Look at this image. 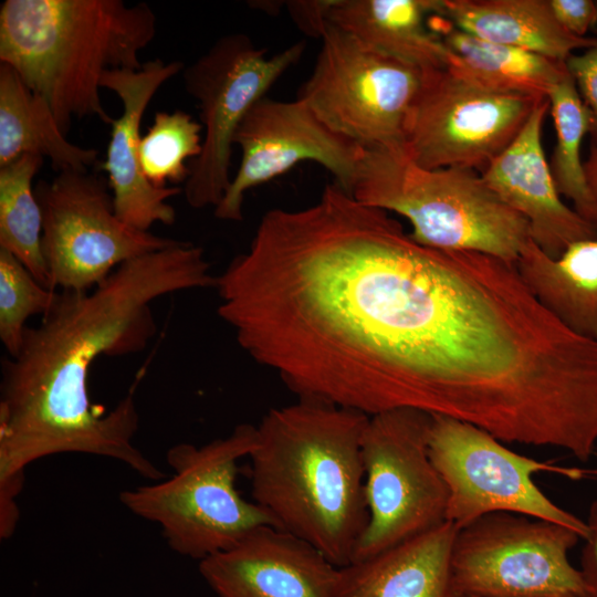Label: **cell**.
Listing matches in <instances>:
<instances>
[{
	"instance_id": "6da1fadb",
	"label": "cell",
	"mask_w": 597,
	"mask_h": 597,
	"mask_svg": "<svg viewBox=\"0 0 597 597\" xmlns=\"http://www.w3.org/2000/svg\"><path fill=\"white\" fill-rule=\"evenodd\" d=\"M201 247L179 241L127 261L94 289L57 291L17 356L1 360L0 513H19L27 468L45 457L82 453L117 460L150 481L164 473L134 444L139 427L134 391L114 408L94 405L91 365L100 356L143 352L157 333L151 303L167 294L216 285Z\"/></svg>"
},
{
	"instance_id": "7a4b0ae2",
	"label": "cell",
	"mask_w": 597,
	"mask_h": 597,
	"mask_svg": "<svg viewBox=\"0 0 597 597\" xmlns=\"http://www.w3.org/2000/svg\"><path fill=\"white\" fill-rule=\"evenodd\" d=\"M369 417L320 401L269 410L250 459L253 502L331 563H350L369 520L363 434Z\"/></svg>"
},
{
	"instance_id": "3957f363",
	"label": "cell",
	"mask_w": 597,
	"mask_h": 597,
	"mask_svg": "<svg viewBox=\"0 0 597 597\" xmlns=\"http://www.w3.org/2000/svg\"><path fill=\"white\" fill-rule=\"evenodd\" d=\"M157 32L146 2L6 0L0 7V61L41 96L66 134L73 119L112 125L100 90L106 72L139 70Z\"/></svg>"
},
{
	"instance_id": "277c9868",
	"label": "cell",
	"mask_w": 597,
	"mask_h": 597,
	"mask_svg": "<svg viewBox=\"0 0 597 597\" xmlns=\"http://www.w3.org/2000/svg\"><path fill=\"white\" fill-rule=\"evenodd\" d=\"M352 195L394 212L420 244L516 263L531 240L527 221L465 168H425L401 148L365 149Z\"/></svg>"
},
{
	"instance_id": "5b68a950",
	"label": "cell",
	"mask_w": 597,
	"mask_h": 597,
	"mask_svg": "<svg viewBox=\"0 0 597 597\" xmlns=\"http://www.w3.org/2000/svg\"><path fill=\"white\" fill-rule=\"evenodd\" d=\"M255 442L256 427L241 423L200 447L175 444L166 454L172 475L125 490L119 501L136 516L156 523L179 555L200 562L223 552L254 530L274 526L268 512L243 499L235 486L238 463Z\"/></svg>"
},
{
	"instance_id": "8992f818",
	"label": "cell",
	"mask_w": 597,
	"mask_h": 597,
	"mask_svg": "<svg viewBox=\"0 0 597 597\" xmlns=\"http://www.w3.org/2000/svg\"><path fill=\"white\" fill-rule=\"evenodd\" d=\"M431 418L411 408L369 417L362 440L369 520L350 563L447 521L448 488L428 449Z\"/></svg>"
},
{
	"instance_id": "52a82bcc",
	"label": "cell",
	"mask_w": 597,
	"mask_h": 597,
	"mask_svg": "<svg viewBox=\"0 0 597 597\" xmlns=\"http://www.w3.org/2000/svg\"><path fill=\"white\" fill-rule=\"evenodd\" d=\"M431 416L428 449L448 488L447 521L461 528L486 514L507 512L566 526L585 538L586 522L557 505L533 480L541 472L576 480L583 470L520 454L473 425Z\"/></svg>"
},
{
	"instance_id": "ba28073f",
	"label": "cell",
	"mask_w": 597,
	"mask_h": 597,
	"mask_svg": "<svg viewBox=\"0 0 597 597\" xmlns=\"http://www.w3.org/2000/svg\"><path fill=\"white\" fill-rule=\"evenodd\" d=\"M305 42L269 55L247 34L219 38L184 70L186 91L203 128L199 156L189 164L184 193L195 209L216 208L230 186L233 138L248 111L302 57Z\"/></svg>"
},
{
	"instance_id": "9c48e42d",
	"label": "cell",
	"mask_w": 597,
	"mask_h": 597,
	"mask_svg": "<svg viewBox=\"0 0 597 597\" xmlns=\"http://www.w3.org/2000/svg\"><path fill=\"white\" fill-rule=\"evenodd\" d=\"M543 100L486 87L447 64L422 71L401 149L425 168L481 172L512 144Z\"/></svg>"
},
{
	"instance_id": "30bf717a",
	"label": "cell",
	"mask_w": 597,
	"mask_h": 597,
	"mask_svg": "<svg viewBox=\"0 0 597 597\" xmlns=\"http://www.w3.org/2000/svg\"><path fill=\"white\" fill-rule=\"evenodd\" d=\"M422 71L381 54L328 22L296 95L334 132L365 149L401 148Z\"/></svg>"
},
{
	"instance_id": "8fae6325",
	"label": "cell",
	"mask_w": 597,
	"mask_h": 597,
	"mask_svg": "<svg viewBox=\"0 0 597 597\" xmlns=\"http://www.w3.org/2000/svg\"><path fill=\"white\" fill-rule=\"evenodd\" d=\"M579 540L574 530L549 521L486 514L458 530L454 583L467 597H589L568 558Z\"/></svg>"
},
{
	"instance_id": "7c38bea8",
	"label": "cell",
	"mask_w": 597,
	"mask_h": 597,
	"mask_svg": "<svg viewBox=\"0 0 597 597\" xmlns=\"http://www.w3.org/2000/svg\"><path fill=\"white\" fill-rule=\"evenodd\" d=\"M109 190L90 171H61L36 185L51 290L90 291L123 263L179 242L123 222Z\"/></svg>"
},
{
	"instance_id": "4fadbf2b",
	"label": "cell",
	"mask_w": 597,
	"mask_h": 597,
	"mask_svg": "<svg viewBox=\"0 0 597 597\" xmlns=\"http://www.w3.org/2000/svg\"><path fill=\"white\" fill-rule=\"evenodd\" d=\"M241 150L239 168L214 217L243 219L245 193L310 160L324 167L334 182L352 193L365 154L352 139L331 129L302 100L264 96L248 111L233 138Z\"/></svg>"
},
{
	"instance_id": "5bb4252c",
	"label": "cell",
	"mask_w": 597,
	"mask_h": 597,
	"mask_svg": "<svg viewBox=\"0 0 597 597\" xmlns=\"http://www.w3.org/2000/svg\"><path fill=\"white\" fill-rule=\"evenodd\" d=\"M338 568L306 542L262 526L199 562L217 597H336Z\"/></svg>"
},
{
	"instance_id": "9a60e30c",
	"label": "cell",
	"mask_w": 597,
	"mask_h": 597,
	"mask_svg": "<svg viewBox=\"0 0 597 597\" xmlns=\"http://www.w3.org/2000/svg\"><path fill=\"white\" fill-rule=\"evenodd\" d=\"M184 69L179 61L160 59L143 64L139 70H117L104 74L101 87L114 92L123 111L114 118L105 160L101 169L107 174L116 216L126 224L143 231L154 223L171 226L175 208L167 202L182 190L178 186L159 188L144 176L139 164L140 124L156 92Z\"/></svg>"
},
{
	"instance_id": "2e32d148",
	"label": "cell",
	"mask_w": 597,
	"mask_h": 597,
	"mask_svg": "<svg viewBox=\"0 0 597 597\" xmlns=\"http://www.w3.org/2000/svg\"><path fill=\"white\" fill-rule=\"evenodd\" d=\"M547 112L549 102L543 100L512 144L480 174L527 221L532 241L557 258L570 244L597 238V227L567 206L556 188L542 142Z\"/></svg>"
},
{
	"instance_id": "e0dca14e",
	"label": "cell",
	"mask_w": 597,
	"mask_h": 597,
	"mask_svg": "<svg viewBox=\"0 0 597 597\" xmlns=\"http://www.w3.org/2000/svg\"><path fill=\"white\" fill-rule=\"evenodd\" d=\"M458 530L446 521L339 567L336 597H467L458 589L452 572Z\"/></svg>"
},
{
	"instance_id": "ac0fdd59",
	"label": "cell",
	"mask_w": 597,
	"mask_h": 597,
	"mask_svg": "<svg viewBox=\"0 0 597 597\" xmlns=\"http://www.w3.org/2000/svg\"><path fill=\"white\" fill-rule=\"evenodd\" d=\"M441 0H333L331 24L368 48L421 71L441 67L448 52L430 28Z\"/></svg>"
},
{
	"instance_id": "d6986e66",
	"label": "cell",
	"mask_w": 597,
	"mask_h": 597,
	"mask_svg": "<svg viewBox=\"0 0 597 597\" xmlns=\"http://www.w3.org/2000/svg\"><path fill=\"white\" fill-rule=\"evenodd\" d=\"M438 14L482 40L565 62L597 38H578L556 20L549 0H441Z\"/></svg>"
},
{
	"instance_id": "ffe728a7",
	"label": "cell",
	"mask_w": 597,
	"mask_h": 597,
	"mask_svg": "<svg viewBox=\"0 0 597 597\" xmlns=\"http://www.w3.org/2000/svg\"><path fill=\"white\" fill-rule=\"evenodd\" d=\"M517 271L537 301L565 327L597 342V238L570 244L552 258L532 239Z\"/></svg>"
},
{
	"instance_id": "44dd1931",
	"label": "cell",
	"mask_w": 597,
	"mask_h": 597,
	"mask_svg": "<svg viewBox=\"0 0 597 597\" xmlns=\"http://www.w3.org/2000/svg\"><path fill=\"white\" fill-rule=\"evenodd\" d=\"M429 24L447 49L446 64L486 87L547 98L567 73L565 62L482 40L438 13L430 15Z\"/></svg>"
},
{
	"instance_id": "7402d4cb",
	"label": "cell",
	"mask_w": 597,
	"mask_h": 597,
	"mask_svg": "<svg viewBox=\"0 0 597 597\" xmlns=\"http://www.w3.org/2000/svg\"><path fill=\"white\" fill-rule=\"evenodd\" d=\"M23 155L49 158L57 171H90L98 151L66 139L46 102L9 65H0V167Z\"/></svg>"
},
{
	"instance_id": "603a6c76",
	"label": "cell",
	"mask_w": 597,
	"mask_h": 597,
	"mask_svg": "<svg viewBox=\"0 0 597 597\" xmlns=\"http://www.w3.org/2000/svg\"><path fill=\"white\" fill-rule=\"evenodd\" d=\"M44 158L23 155L0 167V249L13 254L50 289L42 252L43 217L32 181Z\"/></svg>"
},
{
	"instance_id": "cb8c5ba5",
	"label": "cell",
	"mask_w": 597,
	"mask_h": 597,
	"mask_svg": "<svg viewBox=\"0 0 597 597\" xmlns=\"http://www.w3.org/2000/svg\"><path fill=\"white\" fill-rule=\"evenodd\" d=\"M547 100L556 134L549 163L556 188L583 218L597 227V202L587 182L580 151L591 118L568 71L553 86Z\"/></svg>"
},
{
	"instance_id": "d4e9b609",
	"label": "cell",
	"mask_w": 597,
	"mask_h": 597,
	"mask_svg": "<svg viewBox=\"0 0 597 597\" xmlns=\"http://www.w3.org/2000/svg\"><path fill=\"white\" fill-rule=\"evenodd\" d=\"M202 125L185 111H159L139 143L140 169L156 187L186 182L188 160L196 159L202 146Z\"/></svg>"
},
{
	"instance_id": "484cf974",
	"label": "cell",
	"mask_w": 597,
	"mask_h": 597,
	"mask_svg": "<svg viewBox=\"0 0 597 597\" xmlns=\"http://www.w3.org/2000/svg\"><path fill=\"white\" fill-rule=\"evenodd\" d=\"M56 293L43 286L13 254L0 249V339L9 357L21 348L28 318L44 315Z\"/></svg>"
},
{
	"instance_id": "4316f807",
	"label": "cell",
	"mask_w": 597,
	"mask_h": 597,
	"mask_svg": "<svg viewBox=\"0 0 597 597\" xmlns=\"http://www.w3.org/2000/svg\"><path fill=\"white\" fill-rule=\"evenodd\" d=\"M565 65L590 114L589 135L591 145L597 146V44L580 54H572Z\"/></svg>"
},
{
	"instance_id": "83f0119b",
	"label": "cell",
	"mask_w": 597,
	"mask_h": 597,
	"mask_svg": "<svg viewBox=\"0 0 597 597\" xmlns=\"http://www.w3.org/2000/svg\"><path fill=\"white\" fill-rule=\"evenodd\" d=\"M552 11L559 24L570 34L586 38L597 24V1L549 0Z\"/></svg>"
},
{
	"instance_id": "f1b7e54d",
	"label": "cell",
	"mask_w": 597,
	"mask_h": 597,
	"mask_svg": "<svg viewBox=\"0 0 597 597\" xmlns=\"http://www.w3.org/2000/svg\"><path fill=\"white\" fill-rule=\"evenodd\" d=\"M333 0H294L286 2L290 17L298 29L310 36L321 39L327 24V13Z\"/></svg>"
},
{
	"instance_id": "f546056e",
	"label": "cell",
	"mask_w": 597,
	"mask_h": 597,
	"mask_svg": "<svg viewBox=\"0 0 597 597\" xmlns=\"http://www.w3.org/2000/svg\"><path fill=\"white\" fill-rule=\"evenodd\" d=\"M587 534L580 555V567L589 597H597V499L590 504L587 520Z\"/></svg>"
},
{
	"instance_id": "4dcf8cb0",
	"label": "cell",
	"mask_w": 597,
	"mask_h": 597,
	"mask_svg": "<svg viewBox=\"0 0 597 597\" xmlns=\"http://www.w3.org/2000/svg\"><path fill=\"white\" fill-rule=\"evenodd\" d=\"M589 189L597 202V146L590 144L589 155L584 161Z\"/></svg>"
},
{
	"instance_id": "1f68e13d",
	"label": "cell",
	"mask_w": 597,
	"mask_h": 597,
	"mask_svg": "<svg viewBox=\"0 0 597 597\" xmlns=\"http://www.w3.org/2000/svg\"><path fill=\"white\" fill-rule=\"evenodd\" d=\"M595 453L597 454V449H596V452H595ZM589 473L593 474V475H597V469H595V470H593V471H589Z\"/></svg>"
},
{
	"instance_id": "d6a6232c",
	"label": "cell",
	"mask_w": 597,
	"mask_h": 597,
	"mask_svg": "<svg viewBox=\"0 0 597 597\" xmlns=\"http://www.w3.org/2000/svg\"><path fill=\"white\" fill-rule=\"evenodd\" d=\"M468 597H474V596H468Z\"/></svg>"
}]
</instances>
